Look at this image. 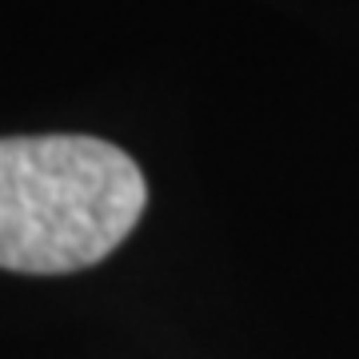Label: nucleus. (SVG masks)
<instances>
[{"instance_id": "1", "label": "nucleus", "mask_w": 359, "mask_h": 359, "mask_svg": "<svg viewBox=\"0 0 359 359\" xmlns=\"http://www.w3.org/2000/svg\"><path fill=\"white\" fill-rule=\"evenodd\" d=\"M148 208L140 164L100 136H0V268L68 276L100 264Z\"/></svg>"}]
</instances>
